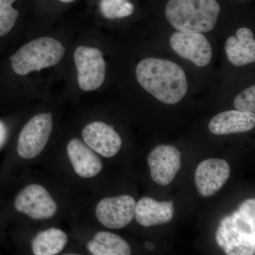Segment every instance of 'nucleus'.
I'll return each instance as SVG.
<instances>
[{
	"label": "nucleus",
	"mask_w": 255,
	"mask_h": 255,
	"mask_svg": "<svg viewBox=\"0 0 255 255\" xmlns=\"http://www.w3.org/2000/svg\"><path fill=\"white\" fill-rule=\"evenodd\" d=\"M65 51L60 41L50 37H41L26 43L10 58L11 68L22 76L40 71L59 63Z\"/></svg>",
	"instance_id": "20e7f679"
},
{
	"label": "nucleus",
	"mask_w": 255,
	"mask_h": 255,
	"mask_svg": "<svg viewBox=\"0 0 255 255\" xmlns=\"http://www.w3.org/2000/svg\"><path fill=\"white\" fill-rule=\"evenodd\" d=\"M87 250L94 255H129L130 247L123 238L114 233L101 231L89 242Z\"/></svg>",
	"instance_id": "f3484780"
},
{
	"label": "nucleus",
	"mask_w": 255,
	"mask_h": 255,
	"mask_svg": "<svg viewBox=\"0 0 255 255\" xmlns=\"http://www.w3.org/2000/svg\"><path fill=\"white\" fill-rule=\"evenodd\" d=\"M234 107L241 112H255V86L250 87L242 92L234 101Z\"/></svg>",
	"instance_id": "412c9836"
},
{
	"label": "nucleus",
	"mask_w": 255,
	"mask_h": 255,
	"mask_svg": "<svg viewBox=\"0 0 255 255\" xmlns=\"http://www.w3.org/2000/svg\"><path fill=\"white\" fill-rule=\"evenodd\" d=\"M220 11L216 0H169L165 14L178 31L202 33L215 27Z\"/></svg>",
	"instance_id": "7ed1b4c3"
},
{
	"label": "nucleus",
	"mask_w": 255,
	"mask_h": 255,
	"mask_svg": "<svg viewBox=\"0 0 255 255\" xmlns=\"http://www.w3.org/2000/svg\"><path fill=\"white\" fill-rule=\"evenodd\" d=\"M146 248H147V249L149 250V251H152V250H153L154 246L152 244V243H147L145 244Z\"/></svg>",
	"instance_id": "5701e85b"
},
{
	"label": "nucleus",
	"mask_w": 255,
	"mask_h": 255,
	"mask_svg": "<svg viewBox=\"0 0 255 255\" xmlns=\"http://www.w3.org/2000/svg\"><path fill=\"white\" fill-rule=\"evenodd\" d=\"M15 1L0 0V37L7 34L16 23L19 13L11 6Z\"/></svg>",
	"instance_id": "aec40b11"
},
{
	"label": "nucleus",
	"mask_w": 255,
	"mask_h": 255,
	"mask_svg": "<svg viewBox=\"0 0 255 255\" xmlns=\"http://www.w3.org/2000/svg\"><path fill=\"white\" fill-rule=\"evenodd\" d=\"M255 126V113L230 110L215 116L210 122L209 128L215 135H228L249 131Z\"/></svg>",
	"instance_id": "4468645a"
},
{
	"label": "nucleus",
	"mask_w": 255,
	"mask_h": 255,
	"mask_svg": "<svg viewBox=\"0 0 255 255\" xmlns=\"http://www.w3.org/2000/svg\"><path fill=\"white\" fill-rule=\"evenodd\" d=\"M136 77L142 88L167 105L180 102L187 92L184 70L170 60L145 58L137 64Z\"/></svg>",
	"instance_id": "f257e3e1"
},
{
	"label": "nucleus",
	"mask_w": 255,
	"mask_h": 255,
	"mask_svg": "<svg viewBox=\"0 0 255 255\" xmlns=\"http://www.w3.org/2000/svg\"><path fill=\"white\" fill-rule=\"evenodd\" d=\"M255 199L245 201L238 211L221 221L216 241L226 254H255Z\"/></svg>",
	"instance_id": "f03ea898"
},
{
	"label": "nucleus",
	"mask_w": 255,
	"mask_h": 255,
	"mask_svg": "<svg viewBox=\"0 0 255 255\" xmlns=\"http://www.w3.org/2000/svg\"><path fill=\"white\" fill-rule=\"evenodd\" d=\"M135 199L129 195L105 198L97 204L96 216L105 227L120 229L135 217Z\"/></svg>",
	"instance_id": "6e6552de"
},
{
	"label": "nucleus",
	"mask_w": 255,
	"mask_h": 255,
	"mask_svg": "<svg viewBox=\"0 0 255 255\" xmlns=\"http://www.w3.org/2000/svg\"><path fill=\"white\" fill-rule=\"evenodd\" d=\"M68 243V236L58 228H52L38 233L31 242L35 255H55L63 251Z\"/></svg>",
	"instance_id": "a211bd4d"
},
{
	"label": "nucleus",
	"mask_w": 255,
	"mask_h": 255,
	"mask_svg": "<svg viewBox=\"0 0 255 255\" xmlns=\"http://www.w3.org/2000/svg\"><path fill=\"white\" fill-rule=\"evenodd\" d=\"M172 201L159 202L150 197H143L135 206V217L139 224L145 227L165 224L174 217Z\"/></svg>",
	"instance_id": "2eb2a0df"
},
{
	"label": "nucleus",
	"mask_w": 255,
	"mask_h": 255,
	"mask_svg": "<svg viewBox=\"0 0 255 255\" xmlns=\"http://www.w3.org/2000/svg\"><path fill=\"white\" fill-rule=\"evenodd\" d=\"M84 141L90 148L105 157H112L118 153L122 140L114 128L104 122L88 124L82 130Z\"/></svg>",
	"instance_id": "f8f14e48"
},
{
	"label": "nucleus",
	"mask_w": 255,
	"mask_h": 255,
	"mask_svg": "<svg viewBox=\"0 0 255 255\" xmlns=\"http://www.w3.org/2000/svg\"><path fill=\"white\" fill-rule=\"evenodd\" d=\"M67 152L75 173L80 177H94L102 170L103 164L100 157L80 139L70 140L67 147Z\"/></svg>",
	"instance_id": "ddd939ff"
},
{
	"label": "nucleus",
	"mask_w": 255,
	"mask_h": 255,
	"mask_svg": "<svg viewBox=\"0 0 255 255\" xmlns=\"http://www.w3.org/2000/svg\"><path fill=\"white\" fill-rule=\"evenodd\" d=\"M60 1L64 3H70L75 1V0H60Z\"/></svg>",
	"instance_id": "b1692460"
},
{
	"label": "nucleus",
	"mask_w": 255,
	"mask_h": 255,
	"mask_svg": "<svg viewBox=\"0 0 255 255\" xmlns=\"http://www.w3.org/2000/svg\"><path fill=\"white\" fill-rule=\"evenodd\" d=\"M7 137V130L4 123L0 121V149L4 145Z\"/></svg>",
	"instance_id": "4be33fe9"
},
{
	"label": "nucleus",
	"mask_w": 255,
	"mask_h": 255,
	"mask_svg": "<svg viewBox=\"0 0 255 255\" xmlns=\"http://www.w3.org/2000/svg\"><path fill=\"white\" fill-rule=\"evenodd\" d=\"M53 130L51 113L40 114L30 119L18 136L17 152L23 159L34 158L46 147Z\"/></svg>",
	"instance_id": "39448f33"
},
{
	"label": "nucleus",
	"mask_w": 255,
	"mask_h": 255,
	"mask_svg": "<svg viewBox=\"0 0 255 255\" xmlns=\"http://www.w3.org/2000/svg\"><path fill=\"white\" fill-rule=\"evenodd\" d=\"M16 209L36 220L49 219L56 213L57 204L48 191L39 184H30L16 196Z\"/></svg>",
	"instance_id": "0eeeda50"
},
{
	"label": "nucleus",
	"mask_w": 255,
	"mask_h": 255,
	"mask_svg": "<svg viewBox=\"0 0 255 255\" xmlns=\"http://www.w3.org/2000/svg\"><path fill=\"white\" fill-rule=\"evenodd\" d=\"M231 175V167L226 160L208 159L198 165L195 172L196 187L204 197L214 195L224 186Z\"/></svg>",
	"instance_id": "9b49d317"
},
{
	"label": "nucleus",
	"mask_w": 255,
	"mask_h": 255,
	"mask_svg": "<svg viewBox=\"0 0 255 255\" xmlns=\"http://www.w3.org/2000/svg\"><path fill=\"white\" fill-rule=\"evenodd\" d=\"M147 162L154 182L167 186L180 169L181 154L174 146L159 145L150 152Z\"/></svg>",
	"instance_id": "9d476101"
},
{
	"label": "nucleus",
	"mask_w": 255,
	"mask_h": 255,
	"mask_svg": "<svg viewBox=\"0 0 255 255\" xmlns=\"http://www.w3.org/2000/svg\"><path fill=\"white\" fill-rule=\"evenodd\" d=\"M100 11L109 19L127 17L132 14L134 6L128 0H101Z\"/></svg>",
	"instance_id": "6ab92c4d"
},
{
	"label": "nucleus",
	"mask_w": 255,
	"mask_h": 255,
	"mask_svg": "<svg viewBox=\"0 0 255 255\" xmlns=\"http://www.w3.org/2000/svg\"><path fill=\"white\" fill-rule=\"evenodd\" d=\"M80 89L85 92L100 88L105 81L106 63L100 50L79 46L74 53Z\"/></svg>",
	"instance_id": "423d86ee"
},
{
	"label": "nucleus",
	"mask_w": 255,
	"mask_h": 255,
	"mask_svg": "<svg viewBox=\"0 0 255 255\" xmlns=\"http://www.w3.org/2000/svg\"><path fill=\"white\" fill-rule=\"evenodd\" d=\"M228 59L236 66H243L255 61V41L250 28H241L236 36H230L225 45Z\"/></svg>",
	"instance_id": "dca6fc26"
},
{
	"label": "nucleus",
	"mask_w": 255,
	"mask_h": 255,
	"mask_svg": "<svg viewBox=\"0 0 255 255\" xmlns=\"http://www.w3.org/2000/svg\"><path fill=\"white\" fill-rule=\"evenodd\" d=\"M170 46L179 56L200 68L209 65L212 58L211 43L201 33L175 32L171 36Z\"/></svg>",
	"instance_id": "1a4fd4ad"
}]
</instances>
